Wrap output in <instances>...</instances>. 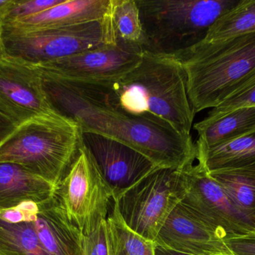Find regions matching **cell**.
Here are the masks:
<instances>
[{"instance_id":"6da1fadb","label":"cell","mask_w":255,"mask_h":255,"mask_svg":"<svg viewBox=\"0 0 255 255\" xmlns=\"http://www.w3.org/2000/svg\"><path fill=\"white\" fill-rule=\"evenodd\" d=\"M40 76L53 109L74 121L82 133H95L125 144L157 167L182 170L196 161V144L191 135L181 134L154 118L111 106L91 84L67 82L41 73Z\"/></svg>"},{"instance_id":"7a4b0ae2","label":"cell","mask_w":255,"mask_h":255,"mask_svg":"<svg viewBox=\"0 0 255 255\" xmlns=\"http://www.w3.org/2000/svg\"><path fill=\"white\" fill-rule=\"evenodd\" d=\"M111 106L165 123L190 135L195 114L189 99L187 77L175 55L143 50L136 67L118 80L91 84Z\"/></svg>"},{"instance_id":"3957f363","label":"cell","mask_w":255,"mask_h":255,"mask_svg":"<svg viewBox=\"0 0 255 255\" xmlns=\"http://www.w3.org/2000/svg\"><path fill=\"white\" fill-rule=\"evenodd\" d=\"M184 67L195 114L214 109L255 75V31L202 40L175 55Z\"/></svg>"},{"instance_id":"277c9868","label":"cell","mask_w":255,"mask_h":255,"mask_svg":"<svg viewBox=\"0 0 255 255\" xmlns=\"http://www.w3.org/2000/svg\"><path fill=\"white\" fill-rule=\"evenodd\" d=\"M81 144V130L58 113L40 115L16 127L0 146V163H13L59 186Z\"/></svg>"},{"instance_id":"5b68a950","label":"cell","mask_w":255,"mask_h":255,"mask_svg":"<svg viewBox=\"0 0 255 255\" xmlns=\"http://www.w3.org/2000/svg\"><path fill=\"white\" fill-rule=\"evenodd\" d=\"M239 0H136L143 50L175 55L203 40Z\"/></svg>"},{"instance_id":"8992f818","label":"cell","mask_w":255,"mask_h":255,"mask_svg":"<svg viewBox=\"0 0 255 255\" xmlns=\"http://www.w3.org/2000/svg\"><path fill=\"white\" fill-rule=\"evenodd\" d=\"M118 41L111 10L103 19L58 28H0L1 53L34 65Z\"/></svg>"},{"instance_id":"52a82bcc","label":"cell","mask_w":255,"mask_h":255,"mask_svg":"<svg viewBox=\"0 0 255 255\" xmlns=\"http://www.w3.org/2000/svg\"><path fill=\"white\" fill-rule=\"evenodd\" d=\"M183 194L181 170L157 167L114 203L130 230L154 242Z\"/></svg>"},{"instance_id":"ba28073f","label":"cell","mask_w":255,"mask_h":255,"mask_svg":"<svg viewBox=\"0 0 255 255\" xmlns=\"http://www.w3.org/2000/svg\"><path fill=\"white\" fill-rule=\"evenodd\" d=\"M56 194L70 221L85 236L107 220L113 195L82 142Z\"/></svg>"},{"instance_id":"9c48e42d","label":"cell","mask_w":255,"mask_h":255,"mask_svg":"<svg viewBox=\"0 0 255 255\" xmlns=\"http://www.w3.org/2000/svg\"><path fill=\"white\" fill-rule=\"evenodd\" d=\"M181 176L184 194L180 204L225 241L255 233V224L235 206L203 166L193 163L181 170Z\"/></svg>"},{"instance_id":"30bf717a","label":"cell","mask_w":255,"mask_h":255,"mask_svg":"<svg viewBox=\"0 0 255 255\" xmlns=\"http://www.w3.org/2000/svg\"><path fill=\"white\" fill-rule=\"evenodd\" d=\"M143 49L118 40L37 66L40 73L76 83H107L118 80L136 67Z\"/></svg>"},{"instance_id":"8fae6325","label":"cell","mask_w":255,"mask_h":255,"mask_svg":"<svg viewBox=\"0 0 255 255\" xmlns=\"http://www.w3.org/2000/svg\"><path fill=\"white\" fill-rule=\"evenodd\" d=\"M0 113L16 127L35 117L58 113L45 94L37 66L1 52Z\"/></svg>"},{"instance_id":"7c38bea8","label":"cell","mask_w":255,"mask_h":255,"mask_svg":"<svg viewBox=\"0 0 255 255\" xmlns=\"http://www.w3.org/2000/svg\"><path fill=\"white\" fill-rule=\"evenodd\" d=\"M81 142L110 188L113 201L157 167L136 150L100 135L81 132Z\"/></svg>"},{"instance_id":"4fadbf2b","label":"cell","mask_w":255,"mask_h":255,"mask_svg":"<svg viewBox=\"0 0 255 255\" xmlns=\"http://www.w3.org/2000/svg\"><path fill=\"white\" fill-rule=\"evenodd\" d=\"M154 244L189 255H234L215 230L178 204Z\"/></svg>"},{"instance_id":"5bb4252c","label":"cell","mask_w":255,"mask_h":255,"mask_svg":"<svg viewBox=\"0 0 255 255\" xmlns=\"http://www.w3.org/2000/svg\"><path fill=\"white\" fill-rule=\"evenodd\" d=\"M39 205L36 232L49 255H84V235L67 217L58 196Z\"/></svg>"},{"instance_id":"9a60e30c","label":"cell","mask_w":255,"mask_h":255,"mask_svg":"<svg viewBox=\"0 0 255 255\" xmlns=\"http://www.w3.org/2000/svg\"><path fill=\"white\" fill-rule=\"evenodd\" d=\"M112 0H64L37 14L0 25L21 30L58 28L103 19L110 13Z\"/></svg>"},{"instance_id":"2e32d148","label":"cell","mask_w":255,"mask_h":255,"mask_svg":"<svg viewBox=\"0 0 255 255\" xmlns=\"http://www.w3.org/2000/svg\"><path fill=\"white\" fill-rule=\"evenodd\" d=\"M58 187L13 163H0V210L25 202L41 205L52 199Z\"/></svg>"},{"instance_id":"e0dca14e","label":"cell","mask_w":255,"mask_h":255,"mask_svg":"<svg viewBox=\"0 0 255 255\" xmlns=\"http://www.w3.org/2000/svg\"><path fill=\"white\" fill-rule=\"evenodd\" d=\"M196 149L214 148L235 140L255 130V107H243L196 123Z\"/></svg>"},{"instance_id":"ac0fdd59","label":"cell","mask_w":255,"mask_h":255,"mask_svg":"<svg viewBox=\"0 0 255 255\" xmlns=\"http://www.w3.org/2000/svg\"><path fill=\"white\" fill-rule=\"evenodd\" d=\"M196 160L208 173L223 170L255 172V130L214 148L196 149Z\"/></svg>"},{"instance_id":"d6986e66","label":"cell","mask_w":255,"mask_h":255,"mask_svg":"<svg viewBox=\"0 0 255 255\" xmlns=\"http://www.w3.org/2000/svg\"><path fill=\"white\" fill-rule=\"evenodd\" d=\"M208 174L223 187L235 206L255 224V172L223 170Z\"/></svg>"},{"instance_id":"ffe728a7","label":"cell","mask_w":255,"mask_h":255,"mask_svg":"<svg viewBox=\"0 0 255 255\" xmlns=\"http://www.w3.org/2000/svg\"><path fill=\"white\" fill-rule=\"evenodd\" d=\"M106 222L109 255H154V243L130 230L115 203Z\"/></svg>"},{"instance_id":"44dd1931","label":"cell","mask_w":255,"mask_h":255,"mask_svg":"<svg viewBox=\"0 0 255 255\" xmlns=\"http://www.w3.org/2000/svg\"><path fill=\"white\" fill-rule=\"evenodd\" d=\"M255 31V0H239L209 28L203 40L217 41Z\"/></svg>"},{"instance_id":"7402d4cb","label":"cell","mask_w":255,"mask_h":255,"mask_svg":"<svg viewBox=\"0 0 255 255\" xmlns=\"http://www.w3.org/2000/svg\"><path fill=\"white\" fill-rule=\"evenodd\" d=\"M0 252L7 255H49L33 223L10 224L0 220Z\"/></svg>"},{"instance_id":"603a6c76","label":"cell","mask_w":255,"mask_h":255,"mask_svg":"<svg viewBox=\"0 0 255 255\" xmlns=\"http://www.w3.org/2000/svg\"><path fill=\"white\" fill-rule=\"evenodd\" d=\"M111 15L118 40L142 47L143 31L136 0H112Z\"/></svg>"},{"instance_id":"cb8c5ba5","label":"cell","mask_w":255,"mask_h":255,"mask_svg":"<svg viewBox=\"0 0 255 255\" xmlns=\"http://www.w3.org/2000/svg\"><path fill=\"white\" fill-rule=\"evenodd\" d=\"M64 0H10L0 10V25L44 11Z\"/></svg>"},{"instance_id":"d4e9b609","label":"cell","mask_w":255,"mask_h":255,"mask_svg":"<svg viewBox=\"0 0 255 255\" xmlns=\"http://www.w3.org/2000/svg\"><path fill=\"white\" fill-rule=\"evenodd\" d=\"M243 107H255V75L223 103L211 109L208 116H219Z\"/></svg>"},{"instance_id":"484cf974","label":"cell","mask_w":255,"mask_h":255,"mask_svg":"<svg viewBox=\"0 0 255 255\" xmlns=\"http://www.w3.org/2000/svg\"><path fill=\"white\" fill-rule=\"evenodd\" d=\"M84 255H109L107 222L103 220L88 235H84Z\"/></svg>"},{"instance_id":"4316f807","label":"cell","mask_w":255,"mask_h":255,"mask_svg":"<svg viewBox=\"0 0 255 255\" xmlns=\"http://www.w3.org/2000/svg\"><path fill=\"white\" fill-rule=\"evenodd\" d=\"M38 213L39 205L37 203L25 202L13 208L0 210V220L10 224L33 223L37 220Z\"/></svg>"},{"instance_id":"83f0119b","label":"cell","mask_w":255,"mask_h":255,"mask_svg":"<svg viewBox=\"0 0 255 255\" xmlns=\"http://www.w3.org/2000/svg\"><path fill=\"white\" fill-rule=\"evenodd\" d=\"M234 255H255V233L226 241Z\"/></svg>"},{"instance_id":"f1b7e54d","label":"cell","mask_w":255,"mask_h":255,"mask_svg":"<svg viewBox=\"0 0 255 255\" xmlns=\"http://www.w3.org/2000/svg\"><path fill=\"white\" fill-rule=\"evenodd\" d=\"M16 127L8 118L0 113V146L11 136Z\"/></svg>"},{"instance_id":"f546056e","label":"cell","mask_w":255,"mask_h":255,"mask_svg":"<svg viewBox=\"0 0 255 255\" xmlns=\"http://www.w3.org/2000/svg\"><path fill=\"white\" fill-rule=\"evenodd\" d=\"M154 255H189L154 244Z\"/></svg>"},{"instance_id":"4dcf8cb0","label":"cell","mask_w":255,"mask_h":255,"mask_svg":"<svg viewBox=\"0 0 255 255\" xmlns=\"http://www.w3.org/2000/svg\"><path fill=\"white\" fill-rule=\"evenodd\" d=\"M0 255H7L4 254V253H1V252H0Z\"/></svg>"},{"instance_id":"1f68e13d","label":"cell","mask_w":255,"mask_h":255,"mask_svg":"<svg viewBox=\"0 0 255 255\" xmlns=\"http://www.w3.org/2000/svg\"></svg>"}]
</instances>
